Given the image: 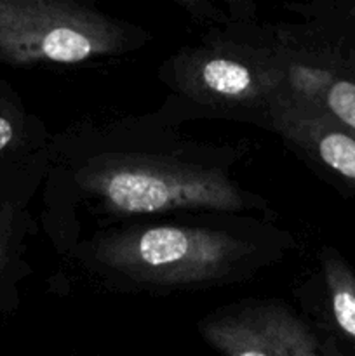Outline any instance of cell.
Returning a JSON list of instances; mask_svg holds the SVG:
<instances>
[{
  "mask_svg": "<svg viewBox=\"0 0 355 356\" xmlns=\"http://www.w3.org/2000/svg\"><path fill=\"white\" fill-rule=\"evenodd\" d=\"M200 332L223 356H327L312 329L275 301L216 313Z\"/></svg>",
  "mask_w": 355,
  "mask_h": 356,
  "instance_id": "4",
  "label": "cell"
},
{
  "mask_svg": "<svg viewBox=\"0 0 355 356\" xmlns=\"http://www.w3.org/2000/svg\"><path fill=\"white\" fill-rule=\"evenodd\" d=\"M347 19L352 21V23L355 24V3H354V6L348 7V10H347Z\"/></svg>",
  "mask_w": 355,
  "mask_h": 356,
  "instance_id": "10",
  "label": "cell"
},
{
  "mask_svg": "<svg viewBox=\"0 0 355 356\" xmlns=\"http://www.w3.org/2000/svg\"><path fill=\"white\" fill-rule=\"evenodd\" d=\"M176 82L187 94L223 108H270L275 96L267 58L191 51L176 59Z\"/></svg>",
  "mask_w": 355,
  "mask_h": 356,
  "instance_id": "5",
  "label": "cell"
},
{
  "mask_svg": "<svg viewBox=\"0 0 355 356\" xmlns=\"http://www.w3.org/2000/svg\"><path fill=\"white\" fill-rule=\"evenodd\" d=\"M247 240L212 228L155 225L106 233L90 256L100 270L146 287H197L230 278L254 256Z\"/></svg>",
  "mask_w": 355,
  "mask_h": 356,
  "instance_id": "1",
  "label": "cell"
},
{
  "mask_svg": "<svg viewBox=\"0 0 355 356\" xmlns=\"http://www.w3.org/2000/svg\"><path fill=\"white\" fill-rule=\"evenodd\" d=\"M38 156L21 162H0V315L17 306V284L26 275L23 261L28 233L26 202Z\"/></svg>",
  "mask_w": 355,
  "mask_h": 356,
  "instance_id": "6",
  "label": "cell"
},
{
  "mask_svg": "<svg viewBox=\"0 0 355 356\" xmlns=\"http://www.w3.org/2000/svg\"><path fill=\"white\" fill-rule=\"evenodd\" d=\"M268 111L275 129L291 145L315 159L355 193L354 134L322 111L292 106L281 99H271Z\"/></svg>",
  "mask_w": 355,
  "mask_h": 356,
  "instance_id": "7",
  "label": "cell"
},
{
  "mask_svg": "<svg viewBox=\"0 0 355 356\" xmlns=\"http://www.w3.org/2000/svg\"><path fill=\"white\" fill-rule=\"evenodd\" d=\"M87 197L108 214L244 211L249 197L219 169L159 156H101L79 176Z\"/></svg>",
  "mask_w": 355,
  "mask_h": 356,
  "instance_id": "2",
  "label": "cell"
},
{
  "mask_svg": "<svg viewBox=\"0 0 355 356\" xmlns=\"http://www.w3.org/2000/svg\"><path fill=\"white\" fill-rule=\"evenodd\" d=\"M127 31L70 0H0V59L10 65H73L117 52Z\"/></svg>",
  "mask_w": 355,
  "mask_h": 356,
  "instance_id": "3",
  "label": "cell"
},
{
  "mask_svg": "<svg viewBox=\"0 0 355 356\" xmlns=\"http://www.w3.org/2000/svg\"><path fill=\"white\" fill-rule=\"evenodd\" d=\"M324 282L338 329L355 344V273L347 261L327 250L322 261Z\"/></svg>",
  "mask_w": 355,
  "mask_h": 356,
  "instance_id": "9",
  "label": "cell"
},
{
  "mask_svg": "<svg viewBox=\"0 0 355 356\" xmlns=\"http://www.w3.org/2000/svg\"><path fill=\"white\" fill-rule=\"evenodd\" d=\"M38 125L17 94L0 79V162H21L38 155Z\"/></svg>",
  "mask_w": 355,
  "mask_h": 356,
  "instance_id": "8",
  "label": "cell"
}]
</instances>
